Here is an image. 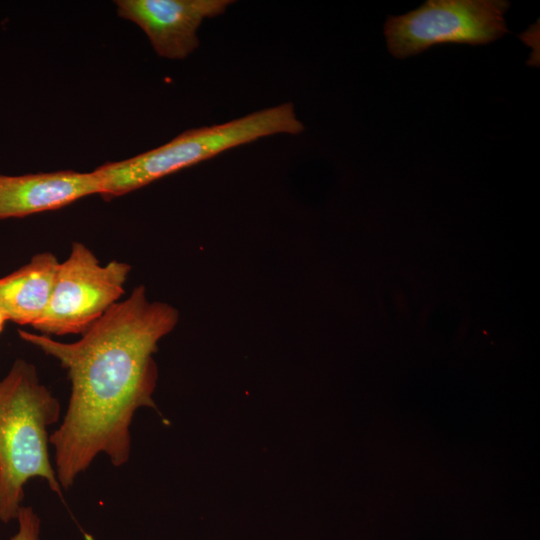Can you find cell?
<instances>
[{"mask_svg": "<svg viewBox=\"0 0 540 540\" xmlns=\"http://www.w3.org/2000/svg\"><path fill=\"white\" fill-rule=\"evenodd\" d=\"M7 322L6 318L3 316V314L0 312V333L4 329L5 323Z\"/></svg>", "mask_w": 540, "mask_h": 540, "instance_id": "30bf717a", "label": "cell"}, {"mask_svg": "<svg viewBox=\"0 0 540 540\" xmlns=\"http://www.w3.org/2000/svg\"><path fill=\"white\" fill-rule=\"evenodd\" d=\"M60 417V404L40 382L36 367L17 359L0 380V521L17 518L24 486L32 478L62 487L48 449V428Z\"/></svg>", "mask_w": 540, "mask_h": 540, "instance_id": "7a4b0ae2", "label": "cell"}, {"mask_svg": "<svg viewBox=\"0 0 540 540\" xmlns=\"http://www.w3.org/2000/svg\"><path fill=\"white\" fill-rule=\"evenodd\" d=\"M178 321L175 307L150 301L139 285L75 342L18 330L22 340L59 361L71 382L67 411L49 438L62 489L70 488L99 454L115 467L128 461L133 416L141 407H155L153 356Z\"/></svg>", "mask_w": 540, "mask_h": 540, "instance_id": "6da1fadb", "label": "cell"}, {"mask_svg": "<svg viewBox=\"0 0 540 540\" xmlns=\"http://www.w3.org/2000/svg\"><path fill=\"white\" fill-rule=\"evenodd\" d=\"M59 261L51 252L0 278V312L7 321L34 326L44 314Z\"/></svg>", "mask_w": 540, "mask_h": 540, "instance_id": "ba28073f", "label": "cell"}, {"mask_svg": "<svg viewBox=\"0 0 540 540\" xmlns=\"http://www.w3.org/2000/svg\"><path fill=\"white\" fill-rule=\"evenodd\" d=\"M303 130L304 125L290 102L223 124L190 129L162 146L97 167L94 172L100 182V196L109 200L259 138L299 134Z\"/></svg>", "mask_w": 540, "mask_h": 540, "instance_id": "3957f363", "label": "cell"}, {"mask_svg": "<svg viewBox=\"0 0 540 540\" xmlns=\"http://www.w3.org/2000/svg\"><path fill=\"white\" fill-rule=\"evenodd\" d=\"M503 0H430L407 14L389 17L384 34L390 53L397 58L427 48L458 43L487 44L508 30Z\"/></svg>", "mask_w": 540, "mask_h": 540, "instance_id": "5b68a950", "label": "cell"}, {"mask_svg": "<svg viewBox=\"0 0 540 540\" xmlns=\"http://www.w3.org/2000/svg\"><path fill=\"white\" fill-rule=\"evenodd\" d=\"M232 0H117V14L137 24L155 52L182 60L199 46L197 30L204 19L219 16Z\"/></svg>", "mask_w": 540, "mask_h": 540, "instance_id": "8992f818", "label": "cell"}, {"mask_svg": "<svg viewBox=\"0 0 540 540\" xmlns=\"http://www.w3.org/2000/svg\"><path fill=\"white\" fill-rule=\"evenodd\" d=\"M16 520L18 530L10 540H40V518L32 507L21 506Z\"/></svg>", "mask_w": 540, "mask_h": 540, "instance_id": "9c48e42d", "label": "cell"}, {"mask_svg": "<svg viewBox=\"0 0 540 540\" xmlns=\"http://www.w3.org/2000/svg\"><path fill=\"white\" fill-rule=\"evenodd\" d=\"M130 271L117 260L100 264L85 244L74 242L57 266L46 310L33 328L47 336L84 333L119 302Z\"/></svg>", "mask_w": 540, "mask_h": 540, "instance_id": "277c9868", "label": "cell"}, {"mask_svg": "<svg viewBox=\"0 0 540 540\" xmlns=\"http://www.w3.org/2000/svg\"><path fill=\"white\" fill-rule=\"evenodd\" d=\"M101 193L94 171L71 170L9 176L0 174V220L21 218Z\"/></svg>", "mask_w": 540, "mask_h": 540, "instance_id": "52a82bcc", "label": "cell"}]
</instances>
